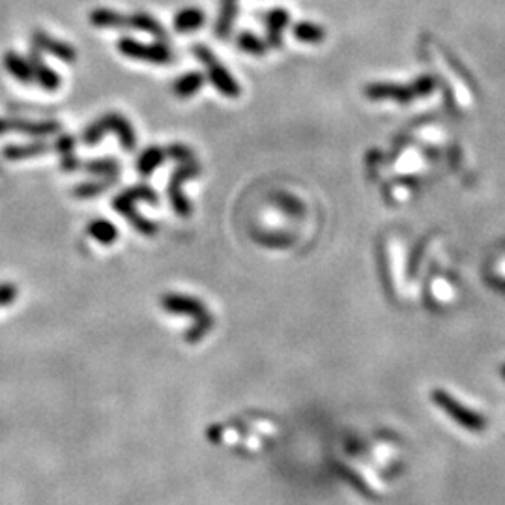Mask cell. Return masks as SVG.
<instances>
[{"label": "cell", "instance_id": "1", "mask_svg": "<svg viewBox=\"0 0 505 505\" xmlns=\"http://www.w3.org/2000/svg\"><path fill=\"white\" fill-rule=\"evenodd\" d=\"M143 201V202H152V204H158V193L148 187L146 184H138V186L129 187L126 191H122L120 195L112 198V208L117 210L122 218H126L131 223L137 232L144 236H154L158 234V225L150 219L143 218L141 213L137 212L135 208V202Z\"/></svg>", "mask_w": 505, "mask_h": 505}, {"label": "cell", "instance_id": "2", "mask_svg": "<svg viewBox=\"0 0 505 505\" xmlns=\"http://www.w3.org/2000/svg\"><path fill=\"white\" fill-rule=\"evenodd\" d=\"M117 133L118 143L122 144V148L126 152H131L137 146V133H135L133 126L129 124V120L118 112H107L105 117H101L100 120H96L90 126H86L83 135H81V141L86 144V146H94L103 138L105 133Z\"/></svg>", "mask_w": 505, "mask_h": 505}, {"label": "cell", "instance_id": "3", "mask_svg": "<svg viewBox=\"0 0 505 505\" xmlns=\"http://www.w3.org/2000/svg\"><path fill=\"white\" fill-rule=\"evenodd\" d=\"M193 54L201 60L202 64L206 66V73L208 77H210V83L215 86V90H218L221 96L230 97V100L239 97V94H242L239 85L236 83L234 77L230 75L229 69L225 68V66L215 59V54H213L210 49L204 47V45H195V47H193Z\"/></svg>", "mask_w": 505, "mask_h": 505}, {"label": "cell", "instance_id": "4", "mask_svg": "<svg viewBox=\"0 0 505 505\" xmlns=\"http://www.w3.org/2000/svg\"><path fill=\"white\" fill-rule=\"evenodd\" d=\"M117 47L128 59L144 60V62H152V64H169L172 60L170 49L163 43H141L131 37H122V40H118Z\"/></svg>", "mask_w": 505, "mask_h": 505}, {"label": "cell", "instance_id": "5", "mask_svg": "<svg viewBox=\"0 0 505 505\" xmlns=\"http://www.w3.org/2000/svg\"><path fill=\"white\" fill-rule=\"evenodd\" d=\"M432 400H434L446 414L451 415L458 425L466 427L470 431H481V429H485V420L481 415H477L475 412L463 406V404L458 403L457 399H453L451 395L446 393V391H440V389H438V391H432Z\"/></svg>", "mask_w": 505, "mask_h": 505}, {"label": "cell", "instance_id": "6", "mask_svg": "<svg viewBox=\"0 0 505 505\" xmlns=\"http://www.w3.org/2000/svg\"><path fill=\"white\" fill-rule=\"evenodd\" d=\"M197 165H193V163H182V165L174 170L172 178H170L169 198L178 218H189V215H191V204L187 202L186 195L182 193V184H184L187 178L197 176Z\"/></svg>", "mask_w": 505, "mask_h": 505}, {"label": "cell", "instance_id": "7", "mask_svg": "<svg viewBox=\"0 0 505 505\" xmlns=\"http://www.w3.org/2000/svg\"><path fill=\"white\" fill-rule=\"evenodd\" d=\"M8 131L27 133L32 137H47L60 131V124L54 120H19V118H0V135Z\"/></svg>", "mask_w": 505, "mask_h": 505}, {"label": "cell", "instance_id": "8", "mask_svg": "<svg viewBox=\"0 0 505 505\" xmlns=\"http://www.w3.org/2000/svg\"><path fill=\"white\" fill-rule=\"evenodd\" d=\"M161 307L169 311L172 314H184V316H191L193 320L206 316L208 309L204 307V303L198 298L193 296H186V294H165L161 298Z\"/></svg>", "mask_w": 505, "mask_h": 505}, {"label": "cell", "instance_id": "9", "mask_svg": "<svg viewBox=\"0 0 505 505\" xmlns=\"http://www.w3.org/2000/svg\"><path fill=\"white\" fill-rule=\"evenodd\" d=\"M32 43L37 51L53 54V57H57V59L64 60L66 64H73L75 60H77V51H75L69 43L60 42V40H57V37L49 36L47 32H42V30L34 32Z\"/></svg>", "mask_w": 505, "mask_h": 505}, {"label": "cell", "instance_id": "10", "mask_svg": "<svg viewBox=\"0 0 505 505\" xmlns=\"http://www.w3.org/2000/svg\"><path fill=\"white\" fill-rule=\"evenodd\" d=\"M365 96L374 101L393 100L399 103H410L415 97V94L412 86L397 85V83H371L365 88Z\"/></svg>", "mask_w": 505, "mask_h": 505}, {"label": "cell", "instance_id": "11", "mask_svg": "<svg viewBox=\"0 0 505 505\" xmlns=\"http://www.w3.org/2000/svg\"><path fill=\"white\" fill-rule=\"evenodd\" d=\"M28 62H30L34 81H36L37 85L49 92L59 90L60 85H62L59 73L43 62L42 57H40V51H37L36 47L30 49V53H28Z\"/></svg>", "mask_w": 505, "mask_h": 505}, {"label": "cell", "instance_id": "12", "mask_svg": "<svg viewBox=\"0 0 505 505\" xmlns=\"http://www.w3.org/2000/svg\"><path fill=\"white\" fill-rule=\"evenodd\" d=\"M51 150H54V144H47L43 141H36L30 144H10L4 148V158L10 161H21L47 154Z\"/></svg>", "mask_w": 505, "mask_h": 505}, {"label": "cell", "instance_id": "13", "mask_svg": "<svg viewBox=\"0 0 505 505\" xmlns=\"http://www.w3.org/2000/svg\"><path fill=\"white\" fill-rule=\"evenodd\" d=\"M4 68L6 71L13 77L19 83H32L34 75H32V68H30V62L28 59H23L21 54H17L16 51H8L4 54Z\"/></svg>", "mask_w": 505, "mask_h": 505}, {"label": "cell", "instance_id": "14", "mask_svg": "<svg viewBox=\"0 0 505 505\" xmlns=\"http://www.w3.org/2000/svg\"><path fill=\"white\" fill-rule=\"evenodd\" d=\"M288 11L285 10H271L266 16V27H268V42L271 47H281L283 43V30L288 25Z\"/></svg>", "mask_w": 505, "mask_h": 505}, {"label": "cell", "instance_id": "15", "mask_svg": "<svg viewBox=\"0 0 505 505\" xmlns=\"http://www.w3.org/2000/svg\"><path fill=\"white\" fill-rule=\"evenodd\" d=\"M90 23L97 28H122L129 27V17L111 8H97L90 13Z\"/></svg>", "mask_w": 505, "mask_h": 505}, {"label": "cell", "instance_id": "16", "mask_svg": "<svg viewBox=\"0 0 505 505\" xmlns=\"http://www.w3.org/2000/svg\"><path fill=\"white\" fill-rule=\"evenodd\" d=\"M202 85H204V75L198 73V71H189V73L182 75L174 81L172 92L178 97H191L201 90Z\"/></svg>", "mask_w": 505, "mask_h": 505}, {"label": "cell", "instance_id": "17", "mask_svg": "<svg viewBox=\"0 0 505 505\" xmlns=\"http://www.w3.org/2000/svg\"><path fill=\"white\" fill-rule=\"evenodd\" d=\"M165 158H167L165 150L160 148V146H150V148H146L143 154L138 155L137 170L143 176H150L155 169H158V167L161 165V163H163V161H165Z\"/></svg>", "mask_w": 505, "mask_h": 505}, {"label": "cell", "instance_id": "18", "mask_svg": "<svg viewBox=\"0 0 505 505\" xmlns=\"http://www.w3.org/2000/svg\"><path fill=\"white\" fill-rule=\"evenodd\" d=\"M204 25V13L198 8H186L174 17V28L178 32H193Z\"/></svg>", "mask_w": 505, "mask_h": 505}, {"label": "cell", "instance_id": "19", "mask_svg": "<svg viewBox=\"0 0 505 505\" xmlns=\"http://www.w3.org/2000/svg\"><path fill=\"white\" fill-rule=\"evenodd\" d=\"M88 234L96 239V242H100L101 245H111L118 239L117 227H114L111 221H107V219H96V221H92V223L88 225Z\"/></svg>", "mask_w": 505, "mask_h": 505}, {"label": "cell", "instance_id": "20", "mask_svg": "<svg viewBox=\"0 0 505 505\" xmlns=\"http://www.w3.org/2000/svg\"><path fill=\"white\" fill-rule=\"evenodd\" d=\"M83 170L88 174L100 176V178H117L120 172V165L111 158H101V160H92L83 163Z\"/></svg>", "mask_w": 505, "mask_h": 505}, {"label": "cell", "instance_id": "21", "mask_svg": "<svg viewBox=\"0 0 505 505\" xmlns=\"http://www.w3.org/2000/svg\"><path fill=\"white\" fill-rule=\"evenodd\" d=\"M129 27L137 28L141 32L152 34L158 40H167V34L163 30L160 23L155 21L154 17L148 16V13H137V16L129 17Z\"/></svg>", "mask_w": 505, "mask_h": 505}, {"label": "cell", "instance_id": "22", "mask_svg": "<svg viewBox=\"0 0 505 505\" xmlns=\"http://www.w3.org/2000/svg\"><path fill=\"white\" fill-rule=\"evenodd\" d=\"M294 37L303 43H322L326 40V30L320 25L302 21L294 25Z\"/></svg>", "mask_w": 505, "mask_h": 505}, {"label": "cell", "instance_id": "23", "mask_svg": "<svg viewBox=\"0 0 505 505\" xmlns=\"http://www.w3.org/2000/svg\"><path fill=\"white\" fill-rule=\"evenodd\" d=\"M117 178H101L97 182H83L81 186H77L73 189V195L77 198H92L97 197L100 193L107 191L112 186V182Z\"/></svg>", "mask_w": 505, "mask_h": 505}, {"label": "cell", "instance_id": "24", "mask_svg": "<svg viewBox=\"0 0 505 505\" xmlns=\"http://www.w3.org/2000/svg\"><path fill=\"white\" fill-rule=\"evenodd\" d=\"M236 11H238V8H236L234 0H225L223 10H221V16H219L218 21V36H229L230 28L234 25Z\"/></svg>", "mask_w": 505, "mask_h": 505}, {"label": "cell", "instance_id": "25", "mask_svg": "<svg viewBox=\"0 0 505 505\" xmlns=\"http://www.w3.org/2000/svg\"><path fill=\"white\" fill-rule=\"evenodd\" d=\"M238 47L244 51V53L247 54H256V57H261V54L266 53V43L262 42L261 37L255 36L253 32H244L238 36Z\"/></svg>", "mask_w": 505, "mask_h": 505}, {"label": "cell", "instance_id": "26", "mask_svg": "<svg viewBox=\"0 0 505 505\" xmlns=\"http://www.w3.org/2000/svg\"><path fill=\"white\" fill-rule=\"evenodd\" d=\"M212 326H213L212 314L201 316V319L195 320V324H193V328H189V330H187L186 339L189 340V343H197V340H201L202 337L206 335L208 331L212 330Z\"/></svg>", "mask_w": 505, "mask_h": 505}, {"label": "cell", "instance_id": "27", "mask_svg": "<svg viewBox=\"0 0 505 505\" xmlns=\"http://www.w3.org/2000/svg\"><path fill=\"white\" fill-rule=\"evenodd\" d=\"M434 88H436V81H434V77H431V75H423V77H420V79L412 85V90H414L415 97L429 96V94L434 92Z\"/></svg>", "mask_w": 505, "mask_h": 505}, {"label": "cell", "instance_id": "28", "mask_svg": "<svg viewBox=\"0 0 505 505\" xmlns=\"http://www.w3.org/2000/svg\"><path fill=\"white\" fill-rule=\"evenodd\" d=\"M17 296H19V290L16 285H11V283L0 285V307H8L10 303L16 302Z\"/></svg>", "mask_w": 505, "mask_h": 505}, {"label": "cell", "instance_id": "29", "mask_svg": "<svg viewBox=\"0 0 505 505\" xmlns=\"http://www.w3.org/2000/svg\"><path fill=\"white\" fill-rule=\"evenodd\" d=\"M165 152L169 158L180 161V163H189V161H191V150L186 148L184 144H170Z\"/></svg>", "mask_w": 505, "mask_h": 505}, {"label": "cell", "instance_id": "30", "mask_svg": "<svg viewBox=\"0 0 505 505\" xmlns=\"http://www.w3.org/2000/svg\"><path fill=\"white\" fill-rule=\"evenodd\" d=\"M54 150H57V152H60L62 155L73 154L75 138L71 137V135H62L60 138H57V143H54Z\"/></svg>", "mask_w": 505, "mask_h": 505}, {"label": "cell", "instance_id": "31", "mask_svg": "<svg viewBox=\"0 0 505 505\" xmlns=\"http://www.w3.org/2000/svg\"><path fill=\"white\" fill-rule=\"evenodd\" d=\"M81 167V161L75 158V154H68L62 155V169L68 170V172H73Z\"/></svg>", "mask_w": 505, "mask_h": 505}, {"label": "cell", "instance_id": "32", "mask_svg": "<svg viewBox=\"0 0 505 505\" xmlns=\"http://www.w3.org/2000/svg\"><path fill=\"white\" fill-rule=\"evenodd\" d=\"M504 376H505V367H504Z\"/></svg>", "mask_w": 505, "mask_h": 505}]
</instances>
